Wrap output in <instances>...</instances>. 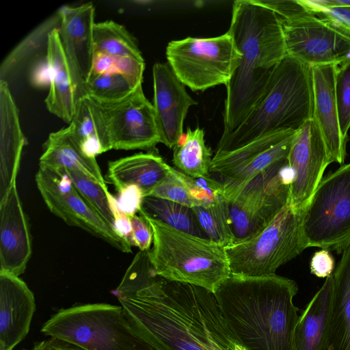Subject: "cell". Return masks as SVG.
<instances>
[{
  "label": "cell",
  "mask_w": 350,
  "mask_h": 350,
  "mask_svg": "<svg viewBox=\"0 0 350 350\" xmlns=\"http://www.w3.org/2000/svg\"><path fill=\"white\" fill-rule=\"evenodd\" d=\"M228 31L241 57L226 85L221 136L240 126L286 55L281 21L261 0L235 1Z\"/></svg>",
  "instance_id": "cell-3"
},
{
  "label": "cell",
  "mask_w": 350,
  "mask_h": 350,
  "mask_svg": "<svg viewBox=\"0 0 350 350\" xmlns=\"http://www.w3.org/2000/svg\"><path fill=\"white\" fill-rule=\"evenodd\" d=\"M25 138L6 81L0 80V200L16 183Z\"/></svg>",
  "instance_id": "cell-21"
},
{
  "label": "cell",
  "mask_w": 350,
  "mask_h": 350,
  "mask_svg": "<svg viewBox=\"0 0 350 350\" xmlns=\"http://www.w3.org/2000/svg\"><path fill=\"white\" fill-rule=\"evenodd\" d=\"M39 165L53 169H72L106 186L96 158L85 154L72 138L68 127L49 134L43 144Z\"/></svg>",
  "instance_id": "cell-25"
},
{
  "label": "cell",
  "mask_w": 350,
  "mask_h": 350,
  "mask_svg": "<svg viewBox=\"0 0 350 350\" xmlns=\"http://www.w3.org/2000/svg\"><path fill=\"white\" fill-rule=\"evenodd\" d=\"M297 283L273 274L230 275L214 292L223 317L247 350H296Z\"/></svg>",
  "instance_id": "cell-2"
},
{
  "label": "cell",
  "mask_w": 350,
  "mask_h": 350,
  "mask_svg": "<svg viewBox=\"0 0 350 350\" xmlns=\"http://www.w3.org/2000/svg\"><path fill=\"white\" fill-rule=\"evenodd\" d=\"M310 12L350 37V8L316 9Z\"/></svg>",
  "instance_id": "cell-37"
},
{
  "label": "cell",
  "mask_w": 350,
  "mask_h": 350,
  "mask_svg": "<svg viewBox=\"0 0 350 350\" xmlns=\"http://www.w3.org/2000/svg\"><path fill=\"white\" fill-rule=\"evenodd\" d=\"M336 96L341 133L347 139L350 129V59L338 66Z\"/></svg>",
  "instance_id": "cell-36"
},
{
  "label": "cell",
  "mask_w": 350,
  "mask_h": 350,
  "mask_svg": "<svg viewBox=\"0 0 350 350\" xmlns=\"http://www.w3.org/2000/svg\"><path fill=\"white\" fill-rule=\"evenodd\" d=\"M94 100L105 122L111 150L152 151L161 143L154 107L145 96L142 84L120 100Z\"/></svg>",
  "instance_id": "cell-14"
},
{
  "label": "cell",
  "mask_w": 350,
  "mask_h": 350,
  "mask_svg": "<svg viewBox=\"0 0 350 350\" xmlns=\"http://www.w3.org/2000/svg\"><path fill=\"white\" fill-rule=\"evenodd\" d=\"M303 212L287 204L263 228L247 239L225 247L232 275L262 277L308 248L302 230Z\"/></svg>",
  "instance_id": "cell-7"
},
{
  "label": "cell",
  "mask_w": 350,
  "mask_h": 350,
  "mask_svg": "<svg viewBox=\"0 0 350 350\" xmlns=\"http://www.w3.org/2000/svg\"><path fill=\"white\" fill-rule=\"evenodd\" d=\"M31 252L28 222L15 183L0 200V271L19 276Z\"/></svg>",
  "instance_id": "cell-18"
},
{
  "label": "cell",
  "mask_w": 350,
  "mask_h": 350,
  "mask_svg": "<svg viewBox=\"0 0 350 350\" xmlns=\"http://www.w3.org/2000/svg\"><path fill=\"white\" fill-rule=\"evenodd\" d=\"M332 295V275L303 310L295 330L296 350H321Z\"/></svg>",
  "instance_id": "cell-27"
},
{
  "label": "cell",
  "mask_w": 350,
  "mask_h": 350,
  "mask_svg": "<svg viewBox=\"0 0 350 350\" xmlns=\"http://www.w3.org/2000/svg\"><path fill=\"white\" fill-rule=\"evenodd\" d=\"M36 183L50 211L69 226L80 228L125 253L132 244L118 235L88 204L61 169L39 165Z\"/></svg>",
  "instance_id": "cell-12"
},
{
  "label": "cell",
  "mask_w": 350,
  "mask_h": 350,
  "mask_svg": "<svg viewBox=\"0 0 350 350\" xmlns=\"http://www.w3.org/2000/svg\"><path fill=\"white\" fill-rule=\"evenodd\" d=\"M111 72H118L115 57L103 53L94 52L89 77Z\"/></svg>",
  "instance_id": "cell-41"
},
{
  "label": "cell",
  "mask_w": 350,
  "mask_h": 350,
  "mask_svg": "<svg viewBox=\"0 0 350 350\" xmlns=\"http://www.w3.org/2000/svg\"><path fill=\"white\" fill-rule=\"evenodd\" d=\"M296 131L272 133L233 150L215 153L210 174L217 175L228 202L264 170L288 157Z\"/></svg>",
  "instance_id": "cell-11"
},
{
  "label": "cell",
  "mask_w": 350,
  "mask_h": 350,
  "mask_svg": "<svg viewBox=\"0 0 350 350\" xmlns=\"http://www.w3.org/2000/svg\"><path fill=\"white\" fill-rule=\"evenodd\" d=\"M118 193L117 205L119 211L129 217L135 215L144 197L142 190L135 185H129Z\"/></svg>",
  "instance_id": "cell-39"
},
{
  "label": "cell",
  "mask_w": 350,
  "mask_h": 350,
  "mask_svg": "<svg viewBox=\"0 0 350 350\" xmlns=\"http://www.w3.org/2000/svg\"><path fill=\"white\" fill-rule=\"evenodd\" d=\"M287 159L293 172L288 204L294 211L303 212L331 163L313 118L296 131Z\"/></svg>",
  "instance_id": "cell-15"
},
{
  "label": "cell",
  "mask_w": 350,
  "mask_h": 350,
  "mask_svg": "<svg viewBox=\"0 0 350 350\" xmlns=\"http://www.w3.org/2000/svg\"><path fill=\"white\" fill-rule=\"evenodd\" d=\"M307 247L343 253L350 245V163L323 178L303 211Z\"/></svg>",
  "instance_id": "cell-8"
},
{
  "label": "cell",
  "mask_w": 350,
  "mask_h": 350,
  "mask_svg": "<svg viewBox=\"0 0 350 350\" xmlns=\"http://www.w3.org/2000/svg\"><path fill=\"white\" fill-rule=\"evenodd\" d=\"M41 332L85 350H158L121 305L96 303L61 309Z\"/></svg>",
  "instance_id": "cell-6"
},
{
  "label": "cell",
  "mask_w": 350,
  "mask_h": 350,
  "mask_svg": "<svg viewBox=\"0 0 350 350\" xmlns=\"http://www.w3.org/2000/svg\"><path fill=\"white\" fill-rule=\"evenodd\" d=\"M143 217L152 230L153 245L149 250V258L158 275L214 293L231 275L224 247Z\"/></svg>",
  "instance_id": "cell-5"
},
{
  "label": "cell",
  "mask_w": 350,
  "mask_h": 350,
  "mask_svg": "<svg viewBox=\"0 0 350 350\" xmlns=\"http://www.w3.org/2000/svg\"><path fill=\"white\" fill-rule=\"evenodd\" d=\"M334 258L329 250L325 249L316 252L310 263L311 273L321 278L330 276L334 271Z\"/></svg>",
  "instance_id": "cell-40"
},
{
  "label": "cell",
  "mask_w": 350,
  "mask_h": 350,
  "mask_svg": "<svg viewBox=\"0 0 350 350\" xmlns=\"http://www.w3.org/2000/svg\"><path fill=\"white\" fill-rule=\"evenodd\" d=\"M135 89L119 72L89 77L83 88L84 95L102 103L120 100L130 94Z\"/></svg>",
  "instance_id": "cell-35"
},
{
  "label": "cell",
  "mask_w": 350,
  "mask_h": 350,
  "mask_svg": "<svg viewBox=\"0 0 350 350\" xmlns=\"http://www.w3.org/2000/svg\"><path fill=\"white\" fill-rule=\"evenodd\" d=\"M192 208L208 239L224 247L235 243L228 202L222 193L217 194L208 205Z\"/></svg>",
  "instance_id": "cell-32"
},
{
  "label": "cell",
  "mask_w": 350,
  "mask_h": 350,
  "mask_svg": "<svg viewBox=\"0 0 350 350\" xmlns=\"http://www.w3.org/2000/svg\"><path fill=\"white\" fill-rule=\"evenodd\" d=\"M332 275V301L321 350H350V245Z\"/></svg>",
  "instance_id": "cell-23"
},
{
  "label": "cell",
  "mask_w": 350,
  "mask_h": 350,
  "mask_svg": "<svg viewBox=\"0 0 350 350\" xmlns=\"http://www.w3.org/2000/svg\"><path fill=\"white\" fill-rule=\"evenodd\" d=\"M217 194L209 187L206 178H191L172 167L168 176L150 196L193 208L208 205Z\"/></svg>",
  "instance_id": "cell-28"
},
{
  "label": "cell",
  "mask_w": 350,
  "mask_h": 350,
  "mask_svg": "<svg viewBox=\"0 0 350 350\" xmlns=\"http://www.w3.org/2000/svg\"><path fill=\"white\" fill-rule=\"evenodd\" d=\"M31 81L34 86L38 88L50 83L49 70L46 56L44 60L39 61L33 67Z\"/></svg>",
  "instance_id": "cell-44"
},
{
  "label": "cell",
  "mask_w": 350,
  "mask_h": 350,
  "mask_svg": "<svg viewBox=\"0 0 350 350\" xmlns=\"http://www.w3.org/2000/svg\"><path fill=\"white\" fill-rule=\"evenodd\" d=\"M112 205L114 215L113 230L118 235L131 243V217L119 211L117 205V199L114 196L112 199Z\"/></svg>",
  "instance_id": "cell-42"
},
{
  "label": "cell",
  "mask_w": 350,
  "mask_h": 350,
  "mask_svg": "<svg viewBox=\"0 0 350 350\" xmlns=\"http://www.w3.org/2000/svg\"><path fill=\"white\" fill-rule=\"evenodd\" d=\"M213 156L204 139V131L199 126L187 129L186 134L173 148L172 161L176 167L194 178L210 176Z\"/></svg>",
  "instance_id": "cell-29"
},
{
  "label": "cell",
  "mask_w": 350,
  "mask_h": 350,
  "mask_svg": "<svg viewBox=\"0 0 350 350\" xmlns=\"http://www.w3.org/2000/svg\"><path fill=\"white\" fill-rule=\"evenodd\" d=\"M338 65L311 66L313 85V117L324 140L331 163H343L347 139L341 133L336 96Z\"/></svg>",
  "instance_id": "cell-19"
},
{
  "label": "cell",
  "mask_w": 350,
  "mask_h": 350,
  "mask_svg": "<svg viewBox=\"0 0 350 350\" xmlns=\"http://www.w3.org/2000/svg\"><path fill=\"white\" fill-rule=\"evenodd\" d=\"M46 59L49 70V91L45 99L51 113L70 124L75 113L77 95L74 75L64 51L58 28L49 35Z\"/></svg>",
  "instance_id": "cell-22"
},
{
  "label": "cell",
  "mask_w": 350,
  "mask_h": 350,
  "mask_svg": "<svg viewBox=\"0 0 350 350\" xmlns=\"http://www.w3.org/2000/svg\"><path fill=\"white\" fill-rule=\"evenodd\" d=\"M36 301L18 276L0 271V350H12L27 335Z\"/></svg>",
  "instance_id": "cell-20"
},
{
  "label": "cell",
  "mask_w": 350,
  "mask_h": 350,
  "mask_svg": "<svg viewBox=\"0 0 350 350\" xmlns=\"http://www.w3.org/2000/svg\"><path fill=\"white\" fill-rule=\"evenodd\" d=\"M167 63L192 91H204L230 81L241 57L227 31L212 38L187 37L166 47Z\"/></svg>",
  "instance_id": "cell-9"
},
{
  "label": "cell",
  "mask_w": 350,
  "mask_h": 350,
  "mask_svg": "<svg viewBox=\"0 0 350 350\" xmlns=\"http://www.w3.org/2000/svg\"><path fill=\"white\" fill-rule=\"evenodd\" d=\"M171 167L152 151L139 152L109 162L105 177L118 192L135 185L145 197L150 196L165 179Z\"/></svg>",
  "instance_id": "cell-24"
},
{
  "label": "cell",
  "mask_w": 350,
  "mask_h": 350,
  "mask_svg": "<svg viewBox=\"0 0 350 350\" xmlns=\"http://www.w3.org/2000/svg\"><path fill=\"white\" fill-rule=\"evenodd\" d=\"M61 18L58 12L40 24L21 40L0 65V80L16 74L22 66L43 47L47 48L49 35L59 28Z\"/></svg>",
  "instance_id": "cell-31"
},
{
  "label": "cell",
  "mask_w": 350,
  "mask_h": 350,
  "mask_svg": "<svg viewBox=\"0 0 350 350\" xmlns=\"http://www.w3.org/2000/svg\"><path fill=\"white\" fill-rule=\"evenodd\" d=\"M61 170L68 176L80 196L113 230V196L109 191L107 186L102 185L81 170Z\"/></svg>",
  "instance_id": "cell-34"
},
{
  "label": "cell",
  "mask_w": 350,
  "mask_h": 350,
  "mask_svg": "<svg viewBox=\"0 0 350 350\" xmlns=\"http://www.w3.org/2000/svg\"><path fill=\"white\" fill-rule=\"evenodd\" d=\"M93 40L94 52L114 57H143L135 39L123 25L113 21L95 23Z\"/></svg>",
  "instance_id": "cell-33"
},
{
  "label": "cell",
  "mask_w": 350,
  "mask_h": 350,
  "mask_svg": "<svg viewBox=\"0 0 350 350\" xmlns=\"http://www.w3.org/2000/svg\"><path fill=\"white\" fill-rule=\"evenodd\" d=\"M113 294L158 350H247L226 322L214 293L158 275L149 250L136 254Z\"/></svg>",
  "instance_id": "cell-1"
},
{
  "label": "cell",
  "mask_w": 350,
  "mask_h": 350,
  "mask_svg": "<svg viewBox=\"0 0 350 350\" xmlns=\"http://www.w3.org/2000/svg\"><path fill=\"white\" fill-rule=\"evenodd\" d=\"M141 216L148 217L178 230L207 239L201 229L192 208L169 200L145 196L139 211Z\"/></svg>",
  "instance_id": "cell-30"
},
{
  "label": "cell",
  "mask_w": 350,
  "mask_h": 350,
  "mask_svg": "<svg viewBox=\"0 0 350 350\" xmlns=\"http://www.w3.org/2000/svg\"><path fill=\"white\" fill-rule=\"evenodd\" d=\"M57 12L61 18L59 36L74 75L77 100L85 96L84 84L92 68L95 8L89 2L77 6L64 5Z\"/></svg>",
  "instance_id": "cell-17"
},
{
  "label": "cell",
  "mask_w": 350,
  "mask_h": 350,
  "mask_svg": "<svg viewBox=\"0 0 350 350\" xmlns=\"http://www.w3.org/2000/svg\"><path fill=\"white\" fill-rule=\"evenodd\" d=\"M82 151L90 157L111 150L107 131L96 102L88 95L78 98L68 126Z\"/></svg>",
  "instance_id": "cell-26"
},
{
  "label": "cell",
  "mask_w": 350,
  "mask_h": 350,
  "mask_svg": "<svg viewBox=\"0 0 350 350\" xmlns=\"http://www.w3.org/2000/svg\"><path fill=\"white\" fill-rule=\"evenodd\" d=\"M153 107L161 143L172 148L183 137V124L189 108L197 105L169 64L152 68Z\"/></svg>",
  "instance_id": "cell-16"
},
{
  "label": "cell",
  "mask_w": 350,
  "mask_h": 350,
  "mask_svg": "<svg viewBox=\"0 0 350 350\" xmlns=\"http://www.w3.org/2000/svg\"><path fill=\"white\" fill-rule=\"evenodd\" d=\"M31 350H85V349L76 345L73 343L54 338L50 337L47 340H44L36 342Z\"/></svg>",
  "instance_id": "cell-43"
},
{
  "label": "cell",
  "mask_w": 350,
  "mask_h": 350,
  "mask_svg": "<svg viewBox=\"0 0 350 350\" xmlns=\"http://www.w3.org/2000/svg\"><path fill=\"white\" fill-rule=\"evenodd\" d=\"M310 12L316 9L350 8V0H300Z\"/></svg>",
  "instance_id": "cell-45"
},
{
  "label": "cell",
  "mask_w": 350,
  "mask_h": 350,
  "mask_svg": "<svg viewBox=\"0 0 350 350\" xmlns=\"http://www.w3.org/2000/svg\"><path fill=\"white\" fill-rule=\"evenodd\" d=\"M311 67L288 56L240 126L221 136L215 153L229 151L266 135L297 131L313 117Z\"/></svg>",
  "instance_id": "cell-4"
},
{
  "label": "cell",
  "mask_w": 350,
  "mask_h": 350,
  "mask_svg": "<svg viewBox=\"0 0 350 350\" xmlns=\"http://www.w3.org/2000/svg\"><path fill=\"white\" fill-rule=\"evenodd\" d=\"M287 158L262 172L228 202L235 243L255 234L288 203L293 172Z\"/></svg>",
  "instance_id": "cell-10"
},
{
  "label": "cell",
  "mask_w": 350,
  "mask_h": 350,
  "mask_svg": "<svg viewBox=\"0 0 350 350\" xmlns=\"http://www.w3.org/2000/svg\"><path fill=\"white\" fill-rule=\"evenodd\" d=\"M131 237L133 245L137 246L139 251H148L153 242L152 230L146 220L140 216L131 217Z\"/></svg>",
  "instance_id": "cell-38"
},
{
  "label": "cell",
  "mask_w": 350,
  "mask_h": 350,
  "mask_svg": "<svg viewBox=\"0 0 350 350\" xmlns=\"http://www.w3.org/2000/svg\"><path fill=\"white\" fill-rule=\"evenodd\" d=\"M279 18L288 56L310 67L350 59V37L309 10Z\"/></svg>",
  "instance_id": "cell-13"
}]
</instances>
